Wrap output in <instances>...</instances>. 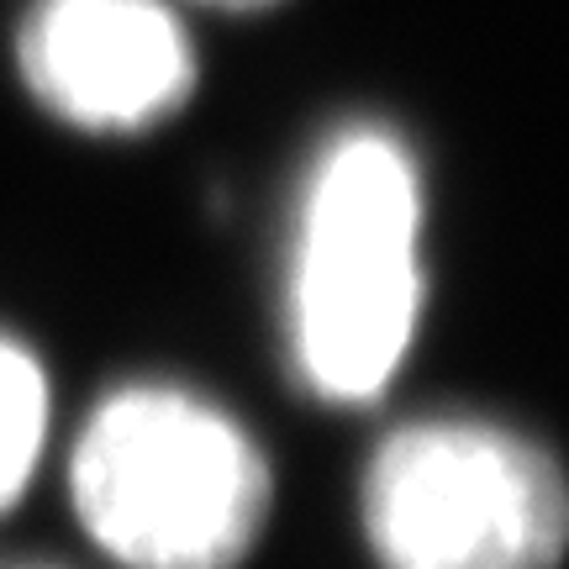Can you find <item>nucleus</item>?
<instances>
[{"instance_id":"f257e3e1","label":"nucleus","mask_w":569,"mask_h":569,"mask_svg":"<svg viewBox=\"0 0 569 569\" xmlns=\"http://www.w3.org/2000/svg\"><path fill=\"white\" fill-rule=\"evenodd\" d=\"M422 311V184L386 132H343L311 174L290 259V353L332 407H365L401 369Z\"/></svg>"},{"instance_id":"f03ea898","label":"nucleus","mask_w":569,"mask_h":569,"mask_svg":"<svg viewBox=\"0 0 569 569\" xmlns=\"http://www.w3.org/2000/svg\"><path fill=\"white\" fill-rule=\"evenodd\" d=\"M74 511L122 569H238L269 522V459L222 407L127 386L90 411Z\"/></svg>"},{"instance_id":"7ed1b4c3","label":"nucleus","mask_w":569,"mask_h":569,"mask_svg":"<svg viewBox=\"0 0 569 569\" xmlns=\"http://www.w3.org/2000/svg\"><path fill=\"white\" fill-rule=\"evenodd\" d=\"M569 501L543 448L496 422H411L365 475L380 569H559Z\"/></svg>"},{"instance_id":"20e7f679","label":"nucleus","mask_w":569,"mask_h":569,"mask_svg":"<svg viewBox=\"0 0 569 569\" xmlns=\"http://www.w3.org/2000/svg\"><path fill=\"white\" fill-rule=\"evenodd\" d=\"M21 74L53 117L132 132L196 84V53L163 0H38L21 27Z\"/></svg>"},{"instance_id":"39448f33","label":"nucleus","mask_w":569,"mask_h":569,"mask_svg":"<svg viewBox=\"0 0 569 569\" xmlns=\"http://www.w3.org/2000/svg\"><path fill=\"white\" fill-rule=\"evenodd\" d=\"M48 443V380L21 343L0 338V511L17 501Z\"/></svg>"},{"instance_id":"423d86ee","label":"nucleus","mask_w":569,"mask_h":569,"mask_svg":"<svg viewBox=\"0 0 569 569\" xmlns=\"http://www.w3.org/2000/svg\"><path fill=\"white\" fill-rule=\"evenodd\" d=\"M211 6H269V0H211Z\"/></svg>"}]
</instances>
